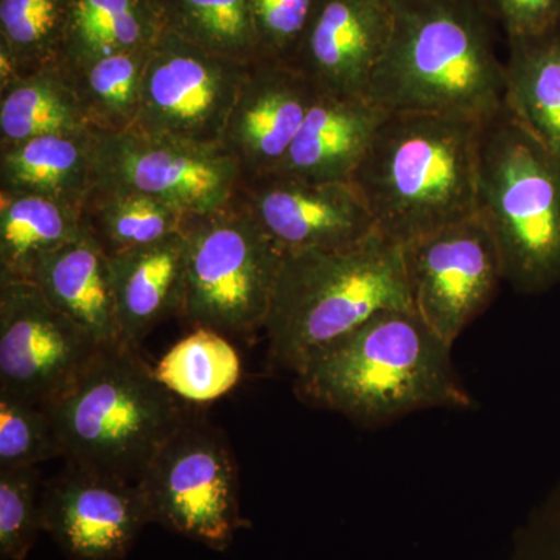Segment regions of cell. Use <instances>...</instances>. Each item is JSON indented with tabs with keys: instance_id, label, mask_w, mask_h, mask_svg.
Returning a JSON list of instances; mask_svg holds the SVG:
<instances>
[{
	"instance_id": "6da1fadb",
	"label": "cell",
	"mask_w": 560,
	"mask_h": 560,
	"mask_svg": "<svg viewBox=\"0 0 560 560\" xmlns=\"http://www.w3.org/2000/svg\"><path fill=\"white\" fill-rule=\"evenodd\" d=\"M452 349L411 308H389L311 353L293 372L294 389L305 404L363 427L433 408L467 410L474 399Z\"/></svg>"
},
{
	"instance_id": "7a4b0ae2",
	"label": "cell",
	"mask_w": 560,
	"mask_h": 560,
	"mask_svg": "<svg viewBox=\"0 0 560 560\" xmlns=\"http://www.w3.org/2000/svg\"><path fill=\"white\" fill-rule=\"evenodd\" d=\"M393 31L366 98L388 114L488 121L504 106V61L482 0H389Z\"/></svg>"
},
{
	"instance_id": "3957f363",
	"label": "cell",
	"mask_w": 560,
	"mask_h": 560,
	"mask_svg": "<svg viewBox=\"0 0 560 560\" xmlns=\"http://www.w3.org/2000/svg\"><path fill=\"white\" fill-rule=\"evenodd\" d=\"M486 121L445 114H389L352 184L377 232L405 246L478 212Z\"/></svg>"
},
{
	"instance_id": "277c9868",
	"label": "cell",
	"mask_w": 560,
	"mask_h": 560,
	"mask_svg": "<svg viewBox=\"0 0 560 560\" xmlns=\"http://www.w3.org/2000/svg\"><path fill=\"white\" fill-rule=\"evenodd\" d=\"M389 308L412 304L404 248L381 232L345 248L287 253L264 329L271 360L294 372L315 350Z\"/></svg>"
},
{
	"instance_id": "5b68a950",
	"label": "cell",
	"mask_w": 560,
	"mask_h": 560,
	"mask_svg": "<svg viewBox=\"0 0 560 560\" xmlns=\"http://www.w3.org/2000/svg\"><path fill=\"white\" fill-rule=\"evenodd\" d=\"M47 408L66 464L131 482L186 419L175 394L125 345L98 350Z\"/></svg>"
},
{
	"instance_id": "8992f818",
	"label": "cell",
	"mask_w": 560,
	"mask_h": 560,
	"mask_svg": "<svg viewBox=\"0 0 560 560\" xmlns=\"http://www.w3.org/2000/svg\"><path fill=\"white\" fill-rule=\"evenodd\" d=\"M478 212L518 293L560 287V156L503 106L482 125Z\"/></svg>"
},
{
	"instance_id": "52a82bcc",
	"label": "cell",
	"mask_w": 560,
	"mask_h": 560,
	"mask_svg": "<svg viewBox=\"0 0 560 560\" xmlns=\"http://www.w3.org/2000/svg\"><path fill=\"white\" fill-rule=\"evenodd\" d=\"M186 293L179 318L223 335L265 329L283 253L241 194L226 208L189 215Z\"/></svg>"
},
{
	"instance_id": "ba28073f",
	"label": "cell",
	"mask_w": 560,
	"mask_h": 560,
	"mask_svg": "<svg viewBox=\"0 0 560 560\" xmlns=\"http://www.w3.org/2000/svg\"><path fill=\"white\" fill-rule=\"evenodd\" d=\"M151 523L226 551L248 528L238 497V471L224 434L205 420L184 419L138 482Z\"/></svg>"
},
{
	"instance_id": "9c48e42d",
	"label": "cell",
	"mask_w": 560,
	"mask_h": 560,
	"mask_svg": "<svg viewBox=\"0 0 560 560\" xmlns=\"http://www.w3.org/2000/svg\"><path fill=\"white\" fill-rule=\"evenodd\" d=\"M248 68L164 28L150 49L135 130L195 145H223Z\"/></svg>"
},
{
	"instance_id": "30bf717a",
	"label": "cell",
	"mask_w": 560,
	"mask_h": 560,
	"mask_svg": "<svg viewBox=\"0 0 560 560\" xmlns=\"http://www.w3.org/2000/svg\"><path fill=\"white\" fill-rule=\"evenodd\" d=\"M94 135L95 186L138 191L186 215L215 212L241 194V165L224 145L153 138L135 128Z\"/></svg>"
},
{
	"instance_id": "8fae6325",
	"label": "cell",
	"mask_w": 560,
	"mask_h": 560,
	"mask_svg": "<svg viewBox=\"0 0 560 560\" xmlns=\"http://www.w3.org/2000/svg\"><path fill=\"white\" fill-rule=\"evenodd\" d=\"M412 311L455 345L504 280L499 245L480 212L401 246Z\"/></svg>"
},
{
	"instance_id": "7c38bea8",
	"label": "cell",
	"mask_w": 560,
	"mask_h": 560,
	"mask_svg": "<svg viewBox=\"0 0 560 560\" xmlns=\"http://www.w3.org/2000/svg\"><path fill=\"white\" fill-rule=\"evenodd\" d=\"M102 346L31 280L0 278V390L50 407Z\"/></svg>"
},
{
	"instance_id": "4fadbf2b",
	"label": "cell",
	"mask_w": 560,
	"mask_h": 560,
	"mask_svg": "<svg viewBox=\"0 0 560 560\" xmlns=\"http://www.w3.org/2000/svg\"><path fill=\"white\" fill-rule=\"evenodd\" d=\"M149 523L138 482L70 464L40 493V526L68 560H121Z\"/></svg>"
},
{
	"instance_id": "5bb4252c",
	"label": "cell",
	"mask_w": 560,
	"mask_h": 560,
	"mask_svg": "<svg viewBox=\"0 0 560 560\" xmlns=\"http://www.w3.org/2000/svg\"><path fill=\"white\" fill-rule=\"evenodd\" d=\"M241 198L285 254L345 248L377 232L352 183H312L275 172L243 180Z\"/></svg>"
},
{
	"instance_id": "9a60e30c",
	"label": "cell",
	"mask_w": 560,
	"mask_h": 560,
	"mask_svg": "<svg viewBox=\"0 0 560 560\" xmlns=\"http://www.w3.org/2000/svg\"><path fill=\"white\" fill-rule=\"evenodd\" d=\"M319 94L291 62L261 58L249 65L223 138L243 180L279 171Z\"/></svg>"
},
{
	"instance_id": "2e32d148",
	"label": "cell",
	"mask_w": 560,
	"mask_h": 560,
	"mask_svg": "<svg viewBox=\"0 0 560 560\" xmlns=\"http://www.w3.org/2000/svg\"><path fill=\"white\" fill-rule=\"evenodd\" d=\"M390 31L389 0H319L291 65L323 94L366 97Z\"/></svg>"
},
{
	"instance_id": "e0dca14e",
	"label": "cell",
	"mask_w": 560,
	"mask_h": 560,
	"mask_svg": "<svg viewBox=\"0 0 560 560\" xmlns=\"http://www.w3.org/2000/svg\"><path fill=\"white\" fill-rule=\"evenodd\" d=\"M388 116L370 98L320 92L278 172L312 183H352Z\"/></svg>"
},
{
	"instance_id": "ac0fdd59",
	"label": "cell",
	"mask_w": 560,
	"mask_h": 560,
	"mask_svg": "<svg viewBox=\"0 0 560 560\" xmlns=\"http://www.w3.org/2000/svg\"><path fill=\"white\" fill-rule=\"evenodd\" d=\"M121 345L139 349L150 331L180 315L186 293L183 232L108 256Z\"/></svg>"
},
{
	"instance_id": "d6986e66",
	"label": "cell",
	"mask_w": 560,
	"mask_h": 560,
	"mask_svg": "<svg viewBox=\"0 0 560 560\" xmlns=\"http://www.w3.org/2000/svg\"><path fill=\"white\" fill-rule=\"evenodd\" d=\"M31 282L98 346L121 345L108 256L86 232L40 260Z\"/></svg>"
},
{
	"instance_id": "ffe728a7",
	"label": "cell",
	"mask_w": 560,
	"mask_h": 560,
	"mask_svg": "<svg viewBox=\"0 0 560 560\" xmlns=\"http://www.w3.org/2000/svg\"><path fill=\"white\" fill-rule=\"evenodd\" d=\"M94 130L55 132L0 147V191L80 209L95 187Z\"/></svg>"
},
{
	"instance_id": "44dd1931",
	"label": "cell",
	"mask_w": 560,
	"mask_h": 560,
	"mask_svg": "<svg viewBox=\"0 0 560 560\" xmlns=\"http://www.w3.org/2000/svg\"><path fill=\"white\" fill-rule=\"evenodd\" d=\"M164 28L158 0H72L58 66L72 73L108 55L149 50Z\"/></svg>"
},
{
	"instance_id": "7402d4cb",
	"label": "cell",
	"mask_w": 560,
	"mask_h": 560,
	"mask_svg": "<svg viewBox=\"0 0 560 560\" xmlns=\"http://www.w3.org/2000/svg\"><path fill=\"white\" fill-rule=\"evenodd\" d=\"M504 106L560 156V25L544 35L508 38Z\"/></svg>"
},
{
	"instance_id": "603a6c76",
	"label": "cell",
	"mask_w": 560,
	"mask_h": 560,
	"mask_svg": "<svg viewBox=\"0 0 560 560\" xmlns=\"http://www.w3.org/2000/svg\"><path fill=\"white\" fill-rule=\"evenodd\" d=\"M83 232L80 209L39 195L0 191V278L32 280L40 260Z\"/></svg>"
},
{
	"instance_id": "cb8c5ba5",
	"label": "cell",
	"mask_w": 560,
	"mask_h": 560,
	"mask_svg": "<svg viewBox=\"0 0 560 560\" xmlns=\"http://www.w3.org/2000/svg\"><path fill=\"white\" fill-rule=\"evenodd\" d=\"M92 130L72 79L46 66L0 91V147L55 132Z\"/></svg>"
},
{
	"instance_id": "d4e9b609",
	"label": "cell",
	"mask_w": 560,
	"mask_h": 560,
	"mask_svg": "<svg viewBox=\"0 0 560 560\" xmlns=\"http://www.w3.org/2000/svg\"><path fill=\"white\" fill-rule=\"evenodd\" d=\"M84 232L106 256L153 245L183 232L186 213L138 191L95 186L80 208Z\"/></svg>"
},
{
	"instance_id": "484cf974",
	"label": "cell",
	"mask_w": 560,
	"mask_h": 560,
	"mask_svg": "<svg viewBox=\"0 0 560 560\" xmlns=\"http://www.w3.org/2000/svg\"><path fill=\"white\" fill-rule=\"evenodd\" d=\"M154 374L179 399L206 404L220 399L237 385L242 364L223 334L195 327L162 357Z\"/></svg>"
},
{
	"instance_id": "4316f807",
	"label": "cell",
	"mask_w": 560,
	"mask_h": 560,
	"mask_svg": "<svg viewBox=\"0 0 560 560\" xmlns=\"http://www.w3.org/2000/svg\"><path fill=\"white\" fill-rule=\"evenodd\" d=\"M165 28L220 57L261 60L249 0H158Z\"/></svg>"
},
{
	"instance_id": "83f0119b",
	"label": "cell",
	"mask_w": 560,
	"mask_h": 560,
	"mask_svg": "<svg viewBox=\"0 0 560 560\" xmlns=\"http://www.w3.org/2000/svg\"><path fill=\"white\" fill-rule=\"evenodd\" d=\"M149 50L108 55L68 73L92 130L121 132L138 120Z\"/></svg>"
},
{
	"instance_id": "f1b7e54d",
	"label": "cell",
	"mask_w": 560,
	"mask_h": 560,
	"mask_svg": "<svg viewBox=\"0 0 560 560\" xmlns=\"http://www.w3.org/2000/svg\"><path fill=\"white\" fill-rule=\"evenodd\" d=\"M72 0H0V46L24 73L58 65Z\"/></svg>"
},
{
	"instance_id": "f546056e",
	"label": "cell",
	"mask_w": 560,
	"mask_h": 560,
	"mask_svg": "<svg viewBox=\"0 0 560 560\" xmlns=\"http://www.w3.org/2000/svg\"><path fill=\"white\" fill-rule=\"evenodd\" d=\"M62 458L49 408L0 390V469Z\"/></svg>"
},
{
	"instance_id": "4dcf8cb0",
	"label": "cell",
	"mask_w": 560,
	"mask_h": 560,
	"mask_svg": "<svg viewBox=\"0 0 560 560\" xmlns=\"http://www.w3.org/2000/svg\"><path fill=\"white\" fill-rule=\"evenodd\" d=\"M39 474L36 467L0 469V558L25 560L40 526Z\"/></svg>"
},
{
	"instance_id": "1f68e13d",
	"label": "cell",
	"mask_w": 560,
	"mask_h": 560,
	"mask_svg": "<svg viewBox=\"0 0 560 560\" xmlns=\"http://www.w3.org/2000/svg\"><path fill=\"white\" fill-rule=\"evenodd\" d=\"M261 57L291 62L319 0H249Z\"/></svg>"
},
{
	"instance_id": "d6a6232c",
	"label": "cell",
	"mask_w": 560,
	"mask_h": 560,
	"mask_svg": "<svg viewBox=\"0 0 560 560\" xmlns=\"http://www.w3.org/2000/svg\"><path fill=\"white\" fill-rule=\"evenodd\" d=\"M510 560H560V482L518 529Z\"/></svg>"
},
{
	"instance_id": "836d02e7",
	"label": "cell",
	"mask_w": 560,
	"mask_h": 560,
	"mask_svg": "<svg viewBox=\"0 0 560 560\" xmlns=\"http://www.w3.org/2000/svg\"><path fill=\"white\" fill-rule=\"evenodd\" d=\"M506 38L544 35L560 25V0H482Z\"/></svg>"
}]
</instances>
